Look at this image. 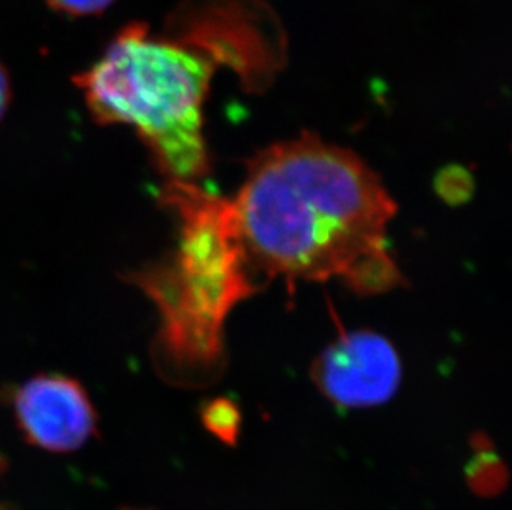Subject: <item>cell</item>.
<instances>
[{
	"instance_id": "7",
	"label": "cell",
	"mask_w": 512,
	"mask_h": 510,
	"mask_svg": "<svg viewBox=\"0 0 512 510\" xmlns=\"http://www.w3.org/2000/svg\"><path fill=\"white\" fill-rule=\"evenodd\" d=\"M508 481L506 469L501 466L498 458L483 454L468 467V482L478 496H496L503 491Z\"/></svg>"
},
{
	"instance_id": "6",
	"label": "cell",
	"mask_w": 512,
	"mask_h": 510,
	"mask_svg": "<svg viewBox=\"0 0 512 510\" xmlns=\"http://www.w3.org/2000/svg\"><path fill=\"white\" fill-rule=\"evenodd\" d=\"M203 423L209 433L214 434L219 441L234 444L241 429V411L232 401L218 398L209 401L203 409Z\"/></svg>"
},
{
	"instance_id": "1",
	"label": "cell",
	"mask_w": 512,
	"mask_h": 510,
	"mask_svg": "<svg viewBox=\"0 0 512 510\" xmlns=\"http://www.w3.org/2000/svg\"><path fill=\"white\" fill-rule=\"evenodd\" d=\"M231 203L264 284L337 279L358 295L403 284L387 237L397 204L352 151L315 136L276 143L252 159Z\"/></svg>"
},
{
	"instance_id": "3",
	"label": "cell",
	"mask_w": 512,
	"mask_h": 510,
	"mask_svg": "<svg viewBox=\"0 0 512 510\" xmlns=\"http://www.w3.org/2000/svg\"><path fill=\"white\" fill-rule=\"evenodd\" d=\"M211 75L208 57L189 45L130 24L73 83L98 125L135 128L161 173L194 183L209 169L203 103Z\"/></svg>"
},
{
	"instance_id": "8",
	"label": "cell",
	"mask_w": 512,
	"mask_h": 510,
	"mask_svg": "<svg viewBox=\"0 0 512 510\" xmlns=\"http://www.w3.org/2000/svg\"><path fill=\"white\" fill-rule=\"evenodd\" d=\"M52 9L72 17L102 14L115 0H45Z\"/></svg>"
},
{
	"instance_id": "5",
	"label": "cell",
	"mask_w": 512,
	"mask_h": 510,
	"mask_svg": "<svg viewBox=\"0 0 512 510\" xmlns=\"http://www.w3.org/2000/svg\"><path fill=\"white\" fill-rule=\"evenodd\" d=\"M315 385L332 403L368 408L392 400L401 360L388 338L370 330L340 333L315 360Z\"/></svg>"
},
{
	"instance_id": "9",
	"label": "cell",
	"mask_w": 512,
	"mask_h": 510,
	"mask_svg": "<svg viewBox=\"0 0 512 510\" xmlns=\"http://www.w3.org/2000/svg\"><path fill=\"white\" fill-rule=\"evenodd\" d=\"M10 102H12V83H10L7 68L0 62V121L9 110Z\"/></svg>"
},
{
	"instance_id": "10",
	"label": "cell",
	"mask_w": 512,
	"mask_h": 510,
	"mask_svg": "<svg viewBox=\"0 0 512 510\" xmlns=\"http://www.w3.org/2000/svg\"><path fill=\"white\" fill-rule=\"evenodd\" d=\"M123 510H146V509H123Z\"/></svg>"
},
{
	"instance_id": "2",
	"label": "cell",
	"mask_w": 512,
	"mask_h": 510,
	"mask_svg": "<svg viewBox=\"0 0 512 510\" xmlns=\"http://www.w3.org/2000/svg\"><path fill=\"white\" fill-rule=\"evenodd\" d=\"M161 198L178 217V247L130 279L160 310L156 360L163 371L181 385H203L221 373L229 313L264 282L242 244L231 199L184 181H168Z\"/></svg>"
},
{
	"instance_id": "4",
	"label": "cell",
	"mask_w": 512,
	"mask_h": 510,
	"mask_svg": "<svg viewBox=\"0 0 512 510\" xmlns=\"http://www.w3.org/2000/svg\"><path fill=\"white\" fill-rule=\"evenodd\" d=\"M9 403L22 438L47 453H75L97 436V408L72 376H32L10 390Z\"/></svg>"
}]
</instances>
